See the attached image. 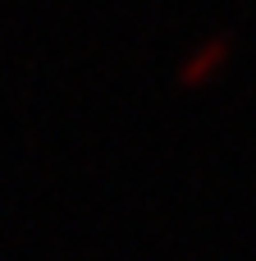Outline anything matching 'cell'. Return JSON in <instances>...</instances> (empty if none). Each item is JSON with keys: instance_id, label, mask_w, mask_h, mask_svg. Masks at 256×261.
<instances>
[{"instance_id": "6da1fadb", "label": "cell", "mask_w": 256, "mask_h": 261, "mask_svg": "<svg viewBox=\"0 0 256 261\" xmlns=\"http://www.w3.org/2000/svg\"><path fill=\"white\" fill-rule=\"evenodd\" d=\"M224 50H229V41L220 37V41H211L202 55H192V60L183 64V87H197V83H206V73H211V69L224 60Z\"/></svg>"}]
</instances>
